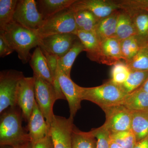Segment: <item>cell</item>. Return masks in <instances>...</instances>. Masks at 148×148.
I'll list each match as a JSON object with an SVG mask.
<instances>
[{
  "instance_id": "obj_1",
  "label": "cell",
  "mask_w": 148,
  "mask_h": 148,
  "mask_svg": "<svg viewBox=\"0 0 148 148\" xmlns=\"http://www.w3.org/2000/svg\"><path fill=\"white\" fill-rule=\"evenodd\" d=\"M21 110L18 107H10L1 113L0 145L14 147L30 142L29 133L22 126Z\"/></svg>"
},
{
  "instance_id": "obj_2",
  "label": "cell",
  "mask_w": 148,
  "mask_h": 148,
  "mask_svg": "<svg viewBox=\"0 0 148 148\" xmlns=\"http://www.w3.org/2000/svg\"><path fill=\"white\" fill-rule=\"evenodd\" d=\"M9 44L18 54V58L24 64L30 61L32 55L30 51L38 46L41 38L36 31L30 30L13 21L3 30H0Z\"/></svg>"
},
{
  "instance_id": "obj_3",
  "label": "cell",
  "mask_w": 148,
  "mask_h": 148,
  "mask_svg": "<svg viewBox=\"0 0 148 148\" xmlns=\"http://www.w3.org/2000/svg\"><path fill=\"white\" fill-rule=\"evenodd\" d=\"M127 94L119 85L110 80L99 86L93 87L80 86L82 100L95 103L101 109L120 105Z\"/></svg>"
},
{
  "instance_id": "obj_4",
  "label": "cell",
  "mask_w": 148,
  "mask_h": 148,
  "mask_svg": "<svg viewBox=\"0 0 148 148\" xmlns=\"http://www.w3.org/2000/svg\"><path fill=\"white\" fill-rule=\"evenodd\" d=\"M75 12L71 7L63 10L44 20L37 33L41 38L57 34H75L77 29Z\"/></svg>"
},
{
  "instance_id": "obj_5",
  "label": "cell",
  "mask_w": 148,
  "mask_h": 148,
  "mask_svg": "<svg viewBox=\"0 0 148 148\" xmlns=\"http://www.w3.org/2000/svg\"><path fill=\"white\" fill-rule=\"evenodd\" d=\"M33 77L35 79L36 101L50 129L51 123L55 115L53 111V105L60 98L52 84L35 74Z\"/></svg>"
},
{
  "instance_id": "obj_6",
  "label": "cell",
  "mask_w": 148,
  "mask_h": 148,
  "mask_svg": "<svg viewBox=\"0 0 148 148\" xmlns=\"http://www.w3.org/2000/svg\"><path fill=\"white\" fill-rule=\"evenodd\" d=\"M24 77L22 72L13 70L0 73V113L17 106L16 92L18 83Z\"/></svg>"
},
{
  "instance_id": "obj_7",
  "label": "cell",
  "mask_w": 148,
  "mask_h": 148,
  "mask_svg": "<svg viewBox=\"0 0 148 148\" xmlns=\"http://www.w3.org/2000/svg\"><path fill=\"white\" fill-rule=\"evenodd\" d=\"M44 18L34 0H18L13 21L30 30L37 31L42 26Z\"/></svg>"
},
{
  "instance_id": "obj_8",
  "label": "cell",
  "mask_w": 148,
  "mask_h": 148,
  "mask_svg": "<svg viewBox=\"0 0 148 148\" xmlns=\"http://www.w3.org/2000/svg\"><path fill=\"white\" fill-rule=\"evenodd\" d=\"M102 110L106 116L103 125L110 133L130 130L132 111L121 104L103 108Z\"/></svg>"
},
{
  "instance_id": "obj_9",
  "label": "cell",
  "mask_w": 148,
  "mask_h": 148,
  "mask_svg": "<svg viewBox=\"0 0 148 148\" xmlns=\"http://www.w3.org/2000/svg\"><path fill=\"white\" fill-rule=\"evenodd\" d=\"M73 119L54 116L49 130L53 148H72Z\"/></svg>"
},
{
  "instance_id": "obj_10",
  "label": "cell",
  "mask_w": 148,
  "mask_h": 148,
  "mask_svg": "<svg viewBox=\"0 0 148 148\" xmlns=\"http://www.w3.org/2000/svg\"><path fill=\"white\" fill-rule=\"evenodd\" d=\"M78 39L72 34H57L42 38L38 46L43 52L57 57L64 56Z\"/></svg>"
},
{
  "instance_id": "obj_11",
  "label": "cell",
  "mask_w": 148,
  "mask_h": 148,
  "mask_svg": "<svg viewBox=\"0 0 148 148\" xmlns=\"http://www.w3.org/2000/svg\"><path fill=\"white\" fill-rule=\"evenodd\" d=\"M34 77H24L20 80L16 92V106L21 110L23 119L28 122L36 103Z\"/></svg>"
},
{
  "instance_id": "obj_12",
  "label": "cell",
  "mask_w": 148,
  "mask_h": 148,
  "mask_svg": "<svg viewBox=\"0 0 148 148\" xmlns=\"http://www.w3.org/2000/svg\"><path fill=\"white\" fill-rule=\"evenodd\" d=\"M56 77L61 91L69 103L70 117L74 119L77 111L81 108L82 100L80 95V86L64 74L58 66Z\"/></svg>"
},
{
  "instance_id": "obj_13",
  "label": "cell",
  "mask_w": 148,
  "mask_h": 148,
  "mask_svg": "<svg viewBox=\"0 0 148 148\" xmlns=\"http://www.w3.org/2000/svg\"><path fill=\"white\" fill-rule=\"evenodd\" d=\"M71 7L74 12L89 11L99 19L120 10L116 1L110 0H77Z\"/></svg>"
},
{
  "instance_id": "obj_14",
  "label": "cell",
  "mask_w": 148,
  "mask_h": 148,
  "mask_svg": "<svg viewBox=\"0 0 148 148\" xmlns=\"http://www.w3.org/2000/svg\"><path fill=\"white\" fill-rule=\"evenodd\" d=\"M27 128L32 146L45 138L49 133L50 129L36 101L28 121Z\"/></svg>"
},
{
  "instance_id": "obj_15",
  "label": "cell",
  "mask_w": 148,
  "mask_h": 148,
  "mask_svg": "<svg viewBox=\"0 0 148 148\" xmlns=\"http://www.w3.org/2000/svg\"><path fill=\"white\" fill-rule=\"evenodd\" d=\"M121 59L120 41L116 38L107 39L100 43V50L96 62L113 66Z\"/></svg>"
},
{
  "instance_id": "obj_16",
  "label": "cell",
  "mask_w": 148,
  "mask_h": 148,
  "mask_svg": "<svg viewBox=\"0 0 148 148\" xmlns=\"http://www.w3.org/2000/svg\"><path fill=\"white\" fill-rule=\"evenodd\" d=\"M29 63L34 71V74L52 84L56 89L55 80L53 74L51 71L47 59L39 47L35 49Z\"/></svg>"
},
{
  "instance_id": "obj_17",
  "label": "cell",
  "mask_w": 148,
  "mask_h": 148,
  "mask_svg": "<svg viewBox=\"0 0 148 148\" xmlns=\"http://www.w3.org/2000/svg\"><path fill=\"white\" fill-rule=\"evenodd\" d=\"M125 12L132 18L136 31L135 37L141 47L148 44V10L139 9Z\"/></svg>"
},
{
  "instance_id": "obj_18",
  "label": "cell",
  "mask_w": 148,
  "mask_h": 148,
  "mask_svg": "<svg viewBox=\"0 0 148 148\" xmlns=\"http://www.w3.org/2000/svg\"><path fill=\"white\" fill-rule=\"evenodd\" d=\"M119 10L100 19L96 25L95 34L99 42L112 38H116L117 24Z\"/></svg>"
},
{
  "instance_id": "obj_19",
  "label": "cell",
  "mask_w": 148,
  "mask_h": 148,
  "mask_svg": "<svg viewBox=\"0 0 148 148\" xmlns=\"http://www.w3.org/2000/svg\"><path fill=\"white\" fill-rule=\"evenodd\" d=\"M77 0H39L37 1L38 10L42 14L44 20L69 8Z\"/></svg>"
},
{
  "instance_id": "obj_20",
  "label": "cell",
  "mask_w": 148,
  "mask_h": 148,
  "mask_svg": "<svg viewBox=\"0 0 148 148\" xmlns=\"http://www.w3.org/2000/svg\"><path fill=\"white\" fill-rule=\"evenodd\" d=\"M121 105L131 111H148V93L138 88L127 94Z\"/></svg>"
},
{
  "instance_id": "obj_21",
  "label": "cell",
  "mask_w": 148,
  "mask_h": 148,
  "mask_svg": "<svg viewBox=\"0 0 148 148\" xmlns=\"http://www.w3.org/2000/svg\"><path fill=\"white\" fill-rule=\"evenodd\" d=\"M130 130L137 142L148 136V111H132Z\"/></svg>"
},
{
  "instance_id": "obj_22",
  "label": "cell",
  "mask_w": 148,
  "mask_h": 148,
  "mask_svg": "<svg viewBox=\"0 0 148 148\" xmlns=\"http://www.w3.org/2000/svg\"><path fill=\"white\" fill-rule=\"evenodd\" d=\"M75 35L82 43L87 57L91 61L96 62L100 50V43L95 34L92 32L77 30Z\"/></svg>"
},
{
  "instance_id": "obj_23",
  "label": "cell",
  "mask_w": 148,
  "mask_h": 148,
  "mask_svg": "<svg viewBox=\"0 0 148 148\" xmlns=\"http://www.w3.org/2000/svg\"><path fill=\"white\" fill-rule=\"evenodd\" d=\"M83 51H84V47L78 38L65 55L58 58V68L66 75L71 77L72 66L77 56Z\"/></svg>"
},
{
  "instance_id": "obj_24",
  "label": "cell",
  "mask_w": 148,
  "mask_h": 148,
  "mask_svg": "<svg viewBox=\"0 0 148 148\" xmlns=\"http://www.w3.org/2000/svg\"><path fill=\"white\" fill-rule=\"evenodd\" d=\"M135 35L136 31L131 17L126 12L119 10L117 24L116 38L121 41Z\"/></svg>"
},
{
  "instance_id": "obj_25",
  "label": "cell",
  "mask_w": 148,
  "mask_h": 148,
  "mask_svg": "<svg viewBox=\"0 0 148 148\" xmlns=\"http://www.w3.org/2000/svg\"><path fill=\"white\" fill-rule=\"evenodd\" d=\"M74 16L77 30L95 34V27L100 19L92 12L86 10L77 11L75 12Z\"/></svg>"
},
{
  "instance_id": "obj_26",
  "label": "cell",
  "mask_w": 148,
  "mask_h": 148,
  "mask_svg": "<svg viewBox=\"0 0 148 148\" xmlns=\"http://www.w3.org/2000/svg\"><path fill=\"white\" fill-rule=\"evenodd\" d=\"M97 139L90 131L83 132L74 126L72 133V148H96Z\"/></svg>"
},
{
  "instance_id": "obj_27",
  "label": "cell",
  "mask_w": 148,
  "mask_h": 148,
  "mask_svg": "<svg viewBox=\"0 0 148 148\" xmlns=\"http://www.w3.org/2000/svg\"><path fill=\"white\" fill-rule=\"evenodd\" d=\"M148 77V71H130L126 81L120 86L128 94L140 88Z\"/></svg>"
},
{
  "instance_id": "obj_28",
  "label": "cell",
  "mask_w": 148,
  "mask_h": 148,
  "mask_svg": "<svg viewBox=\"0 0 148 148\" xmlns=\"http://www.w3.org/2000/svg\"><path fill=\"white\" fill-rule=\"evenodd\" d=\"M18 0H0V30L13 22Z\"/></svg>"
},
{
  "instance_id": "obj_29",
  "label": "cell",
  "mask_w": 148,
  "mask_h": 148,
  "mask_svg": "<svg viewBox=\"0 0 148 148\" xmlns=\"http://www.w3.org/2000/svg\"><path fill=\"white\" fill-rule=\"evenodd\" d=\"M122 59L128 62L134 57L142 47L135 36L121 41Z\"/></svg>"
},
{
  "instance_id": "obj_30",
  "label": "cell",
  "mask_w": 148,
  "mask_h": 148,
  "mask_svg": "<svg viewBox=\"0 0 148 148\" xmlns=\"http://www.w3.org/2000/svg\"><path fill=\"white\" fill-rule=\"evenodd\" d=\"M125 63L130 71H148V44L142 47L136 55Z\"/></svg>"
},
{
  "instance_id": "obj_31",
  "label": "cell",
  "mask_w": 148,
  "mask_h": 148,
  "mask_svg": "<svg viewBox=\"0 0 148 148\" xmlns=\"http://www.w3.org/2000/svg\"><path fill=\"white\" fill-rule=\"evenodd\" d=\"M130 71L125 62L118 61L114 64L111 69L110 80L119 85L123 84L127 80Z\"/></svg>"
},
{
  "instance_id": "obj_32",
  "label": "cell",
  "mask_w": 148,
  "mask_h": 148,
  "mask_svg": "<svg viewBox=\"0 0 148 148\" xmlns=\"http://www.w3.org/2000/svg\"><path fill=\"white\" fill-rule=\"evenodd\" d=\"M110 139L123 148H133L137 143L135 135L131 130L110 133Z\"/></svg>"
},
{
  "instance_id": "obj_33",
  "label": "cell",
  "mask_w": 148,
  "mask_h": 148,
  "mask_svg": "<svg viewBox=\"0 0 148 148\" xmlns=\"http://www.w3.org/2000/svg\"><path fill=\"white\" fill-rule=\"evenodd\" d=\"M90 131L97 139L96 148H110V133L103 125Z\"/></svg>"
},
{
  "instance_id": "obj_34",
  "label": "cell",
  "mask_w": 148,
  "mask_h": 148,
  "mask_svg": "<svg viewBox=\"0 0 148 148\" xmlns=\"http://www.w3.org/2000/svg\"><path fill=\"white\" fill-rule=\"evenodd\" d=\"M14 51L12 48L7 41L0 34V56L2 58L10 54Z\"/></svg>"
},
{
  "instance_id": "obj_35",
  "label": "cell",
  "mask_w": 148,
  "mask_h": 148,
  "mask_svg": "<svg viewBox=\"0 0 148 148\" xmlns=\"http://www.w3.org/2000/svg\"><path fill=\"white\" fill-rule=\"evenodd\" d=\"M32 146L33 148H53V142L50 133L45 138Z\"/></svg>"
},
{
  "instance_id": "obj_36",
  "label": "cell",
  "mask_w": 148,
  "mask_h": 148,
  "mask_svg": "<svg viewBox=\"0 0 148 148\" xmlns=\"http://www.w3.org/2000/svg\"><path fill=\"white\" fill-rule=\"evenodd\" d=\"M133 148H148V136L137 142V144Z\"/></svg>"
},
{
  "instance_id": "obj_37",
  "label": "cell",
  "mask_w": 148,
  "mask_h": 148,
  "mask_svg": "<svg viewBox=\"0 0 148 148\" xmlns=\"http://www.w3.org/2000/svg\"><path fill=\"white\" fill-rule=\"evenodd\" d=\"M3 148H33V146L31 142H28L25 144L14 147H7Z\"/></svg>"
},
{
  "instance_id": "obj_38",
  "label": "cell",
  "mask_w": 148,
  "mask_h": 148,
  "mask_svg": "<svg viewBox=\"0 0 148 148\" xmlns=\"http://www.w3.org/2000/svg\"><path fill=\"white\" fill-rule=\"evenodd\" d=\"M140 88L148 93V77Z\"/></svg>"
},
{
  "instance_id": "obj_39",
  "label": "cell",
  "mask_w": 148,
  "mask_h": 148,
  "mask_svg": "<svg viewBox=\"0 0 148 148\" xmlns=\"http://www.w3.org/2000/svg\"><path fill=\"white\" fill-rule=\"evenodd\" d=\"M110 148H123L121 146L118 145L116 143L114 142V141L111 140L110 143Z\"/></svg>"
}]
</instances>
